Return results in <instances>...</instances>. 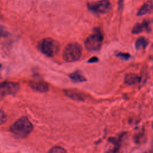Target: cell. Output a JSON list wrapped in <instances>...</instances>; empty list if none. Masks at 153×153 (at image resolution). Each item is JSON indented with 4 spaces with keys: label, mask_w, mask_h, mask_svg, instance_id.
I'll list each match as a JSON object with an SVG mask.
<instances>
[{
    "label": "cell",
    "mask_w": 153,
    "mask_h": 153,
    "mask_svg": "<svg viewBox=\"0 0 153 153\" xmlns=\"http://www.w3.org/2000/svg\"><path fill=\"white\" fill-rule=\"evenodd\" d=\"M10 130L14 134L23 137L32 131L33 125L27 117H23L14 123L11 126Z\"/></svg>",
    "instance_id": "1"
},
{
    "label": "cell",
    "mask_w": 153,
    "mask_h": 153,
    "mask_svg": "<svg viewBox=\"0 0 153 153\" xmlns=\"http://www.w3.org/2000/svg\"><path fill=\"white\" fill-rule=\"evenodd\" d=\"M82 54V47L76 42L68 44L64 48L63 52V59L68 62L78 60Z\"/></svg>",
    "instance_id": "2"
},
{
    "label": "cell",
    "mask_w": 153,
    "mask_h": 153,
    "mask_svg": "<svg viewBox=\"0 0 153 153\" xmlns=\"http://www.w3.org/2000/svg\"><path fill=\"white\" fill-rule=\"evenodd\" d=\"M103 39V35L100 30L95 29L93 32L85 39V47L88 51H98L101 48Z\"/></svg>",
    "instance_id": "3"
},
{
    "label": "cell",
    "mask_w": 153,
    "mask_h": 153,
    "mask_svg": "<svg viewBox=\"0 0 153 153\" xmlns=\"http://www.w3.org/2000/svg\"><path fill=\"white\" fill-rule=\"evenodd\" d=\"M39 47L41 51L45 55L49 57L56 55L59 50L58 42L50 38H47L42 40Z\"/></svg>",
    "instance_id": "4"
},
{
    "label": "cell",
    "mask_w": 153,
    "mask_h": 153,
    "mask_svg": "<svg viewBox=\"0 0 153 153\" xmlns=\"http://www.w3.org/2000/svg\"><path fill=\"white\" fill-rule=\"evenodd\" d=\"M88 8L94 13L105 14L111 10V4L109 0H100L93 3L88 4Z\"/></svg>",
    "instance_id": "5"
},
{
    "label": "cell",
    "mask_w": 153,
    "mask_h": 153,
    "mask_svg": "<svg viewBox=\"0 0 153 153\" xmlns=\"http://www.w3.org/2000/svg\"><path fill=\"white\" fill-rule=\"evenodd\" d=\"M19 90V85L13 82H4L0 84V94L4 96L16 94Z\"/></svg>",
    "instance_id": "6"
},
{
    "label": "cell",
    "mask_w": 153,
    "mask_h": 153,
    "mask_svg": "<svg viewBox=\"0 0 153 153\" xmlns=\"http://www.w3.org/2000/svg\"><path fill=\"white\" fill-rule=\"evenodd\" d=\"M30 85L32 88V89L41 93L46 92L49 90L48 84L47 82L42 81H32L30 83Z\"/></svg>",
    "instance_id": "7"
},
{
    "label": "cell",
    "mask_w": 153,
    "mask_h": 153,
    "mask_svg": "<svg viewBox=\"0 0 153 153\" xmlns=\"http://www.w3.org/2000/svg\"><path fill=\"white\" fill-rule=\"evenodd\" d=\"M141 78L136 74H127L124 77V82L128 85H133L139 83Z\"/></svg>",
    "instance_id": "8"
},
{
    "label": "cell",
    "mask_w": 153,
    "mask_h": 153,
    "mask_svg": "<svg viewBox=\"0 0 153 153\" xmlns=\"http://www.w3.org/2000/svg\"><path fill=\"white\" fill-rule=\"evenodd\" d=\"M153 10V2L149 1L145 3L142 7L138 10L137 15L139 16L145 15L149 13Z\"/></svg>",
    "instance_id": "9"
},
{
    "label": "cell",
    "mask_w": 153,
    "mask_h": 153,
    "mask_svg": "<svg viewBox=\"0 0 153 153\" xmlns=\"http://www.w3.org/2000/svg\"><path fill=\"white\" fill-rule=\"evenodd\" d=\"M69 76L71 79L74 82H81L86 80V78L79 71H76L71 73Z\"/></svg>",
    "instance_id": "10"
},
{
    "label": "cell",
    "mask_w": 153,
    "mask_h": 153,
    "mask_svg": "<svg viewBox=\"0 0 153 153\" xmlns=\"http://www.w3.org/2000/svg\"><path fill=\"white\" fill-rule=\"evenodd\" d=\"M148 23L146 22H143L141 23H137L135 25L132 29V33H139L145 30H148Z\"/></svg>",
    "instance_id": "11"
},
{
    "label": "cell",
    "mask_w": 153,
    "mask_h": 153,
    "mask_svg": "<svg viewBox=\"0 0 153 153\" xmlns=\"http://www.w3.org/2000/svg\"><path fill=\"white\" fill-rule=\"evenodd\" d=\"M148 44V40L143 38L140 37L137 39V41L135 42V47L137 50H141L145 48Z\"/></svg>",
    "instance_id": "12"
},
{
    "label": "cell",
    "mask_w": 153,
    "mask_h": 153,
    "mask_svg": "<svg viewBox=\"0 0 153 153\" xmlns=\"http://www.w3.org/2000/svg\"><path fill=\"white\" fill-rule=\"evenodd\" d=\"M65 93L68 97H71V99H73L75 100H83L82 96H81L79 93H77L75 91L68 90L65 91Z\"/></svg>",
    "instance_id": "13"
},
{
    "label": "cell",
    "mask_w": 153,
    "mask_h": 153,
    "mask_svg": "<svg viewBox=\"0 0 153 153\" xmlns=\"http://www.w3.org/2000/svg\"><path fill=\"white\" fill-rule=\"evenodd\" d=\"M48 153H67L66 151L62 147L56 146L51 148Z\"/></svg>",
    "instance_id": "14"
},
{
    "label": "cell",
    "mask_w": 153,
    "mask_h": 153,
    "mask_svg": "<svg viewBox=\"0 0 153 153\" xmlns=\"http://www.w3.org/2000/svg\"><path fill=\"white\" fill-rule=\"evenodd\" d=\"M116 56L120 57L122 60H127L130 57V55L128 53H119L116 54Z\"/></svg>",
    "instance_id": "15"
},
{
    "label": "cell",
    "mask_w": 153,
    "mask_h": 153,
    "mask_svg": "<svg viewBox=\"0 0 153 153\" xmlns=\"http://www.w3.org/2000/svg\"><path fill=\"white\" fill-rule=\"evenodd\" d=\"M7 117L4 112L0 109V125L4 124L6 121Z\"/></svg>",
    "instance_id": "16"
},
{
    "label": "cell",
    "mask_w": 153,
    "mask_h": 153,
    "mask_svg": "<svg viewBox=\"0 0 153 153\" xmlns=\"http://www.w3.org/2000/svg\"><path fill=\"white\" fill-rule=\"evenodd\" d=\"M7 35V32H6V30L2 26H0V38L2 36H5Z\"/></svg>",
    "instance_id": "17"
},
{
    "label": "cell",
    "mask_w": 153,
    "mask_h": 153,
    "mask_svg": "<svg viewBox=\"0 0 153 153\" xmlns=\"http://www.w3.org/2000/svg\"><path fill=\"white\" fill-rule=\"evenodd\" d=\"M98 61V59L96 57H93L91 59H89V60L88 61V62L89 63H93V62H97Z\"/></svg>",
    "instance_id": "18"
},
{
    "label": "cell",
    "mask_w": 153,
    "mask_h": 153,
    "mask_svg": "<svg viewBox=\"0 0 153 153\" xmlns=\"http://www.w3.org/2000/svg\"><path fill=\"white\" fill-rule=\"evenodd\" d=\"M1 65H0V68H1Z\"/></svg>",
    "instance_id": "19"
}]
</instances>
